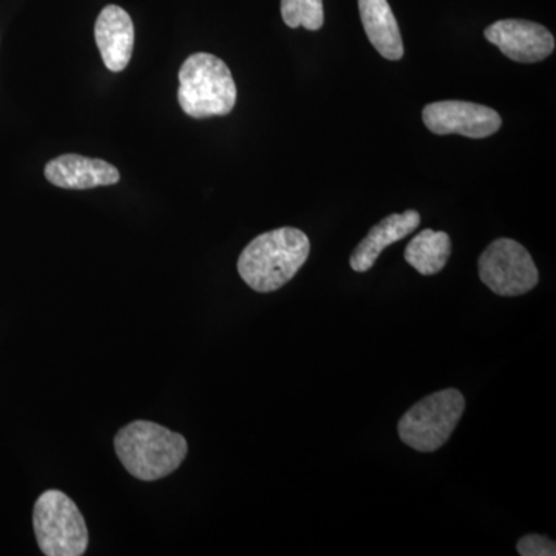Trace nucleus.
Here are the masks:
<instances>
[{
  "label": "nucleus",
  "instance_id": "1",
  "mask_svg": "<svg viewBox=\"0 0 556 556\" xmlns=\"http://www.w3.org/2000/svg\"><path fill=\"white\" fill-rule=\"evenodd\" d=\"M309 251V239L303 230H269L244 248L237 269L244 283L254 291H278L305 265Z\"/></svg>",
  "mask_w": 556,
  "mask_h": 556
},
{
  "label": "nucleus",
  "instance_id": "2",
  "mask_svg": "<svg viewBox=\"0 0 556 556\" xmlns=\"http://www.w3.org/2000/svg\"><path fill=\"white\" fill-rule=\"evenodd\" d=\"M115 452L124 468L141 481H156L174 473L188 456L185 437L148 420L121 428Z\"/></svg>",
  "mask_w": 556,
  "mask_h": 556
},
{
  "label": "nucleus",
  "instance_id": "3",
  "mask_svg": "<svg viewBox=\"0 0 556 556\" xmlns=\"http://www.w3.org/2000/svg\"><path fill=\"white\" fill-rule=\"evenodd\" d=\"M178 101L190 118L225 116L237 102V86L228 65L208 53L189 56L179 70Z\"/></svg>",
  "mask_w": 556,
  "mask_h": 556
},
{
  "label": "nucleus",
  "instance_id": "4",
  "mask_svg": "<svg viewBox=\"0 0 556 556\" xmlns=\"http://www.w3.org/2000/svg\"><path fill=\"white\" fill-rule=\"evenodd\" d=\"M36 540L47 556H80L89 546V530L78 506L60 490H47L33 511Z\"/></svg>",
  "mask_w": 556,
  "mask_h": 556
},
{
  "label": "nucleus",
  "instance_id": "5",
  "mask_svg": "<svg viewBox=\"0 0 556 556\" xmlns=\"http://www.w3.org/2000/svg\"><path fill=\"white\" fill-rule=\"evenodd\" d=\"M466 409V399L455 388L438 391L417 402L399 420V437L416 452L431 453L441 448Z\"/></svg>",
  "mask_w": 556,
  "mask_h": 556
},
{
  "label": "nucleus",
  "instance_id": "6",
  "mask_svg": "<svg viewBox=\"0 0 556 556\" xmlns=\"http://www.w3.org/2000/svg\"><path fill=\"white\" fill-rule=\"evenodd\" d=\"M478 268L482 283L503 298L527 294L540 281L532 255L510 239H497L489 244L479 257Z\"/></svg>",
  "mask_w": 556,
  "mask_h": 556
},
{
  "label": "nucleus",
  "instance_id": "7",
  "mask_svg": "<svg viewBox=\"0 0 556 556\" xmlns=\"http://www.w3.org/2000/svg\"><path fill=\"white\" fill-rule=\"evenodd\" d=\"M427 129L437 135H463L481 139L501 129L500 113L496 110L467 101H439L428 104L422 113Z\"/></svg>",
  "mask_w": 556,
  "mask_h": 556
},
{
  "label": "nucleus",
  "instance_id": "8",
  "mask_svg": "<svg viewBox=\"0 0 556 556\" xmlns=\"http://www.w3.org/2000/svg\"><path fill=\"white\" fill-rule=\"evenodd\" d=\"M485 39L508 60L533 64L551 56L555 38L543 25L521 20L497 21L485 28Z\"/></svg>",
  "mask_w": 556,
  "mask_h": 556
},
{
  "label": "nucleus",
  "instance_id": "9",
  "mask_svg": "<svg viewBox=\"0 0 556 556\" xmlns=\"http://www.w3.org/2000/svg\"><path fill=\"white\" fill-rule=\"evenodd\" d=\"M51 185L68 190H86L112 186L119 181L118 169L104 160L65 153L51 160L43 169Z\"/></svg>",
  "mask_w": 556,
  "mask_h": 556
},
{
  "label": "nucleus",
  "instance_id": "10",
  "mask_svg": "<svg viewBox=\"0 0 556 556\" xmlns=\"http://www.w3.org/2000/svg\"><path fill=\"white\" fill-rule=\"evenodd\" d=\"M94 39L110 72H123L129 65L135 46L134 21L126 10L109 5L94 24Z\"/></svg>",
  "mask_w": 556,
  "mask_h": 556
},
{
  "label": "nucleus",
  "instance_id": "11",
  "mask_svg": "<svg viewBox=\"0 0 556 556\" xmlns=\"http://www.w3.org/2000/svg\"><path fill=\"white\" fill-rule=\"evenodd\" d=\"M420 225V215L416 211L393 214L378 223L351 254L350 265L356 273H367L378 262L383 249L397 243Z\"/></svg>",
  "mask_w": 556,
  "mask_h": 556
},
{
  "label": "nucleus",
  "instance_id": "12",
  "mask_svg": "<svg viewBox=\"0 0 556 556\" xmlns=\"http://www.w3.org/2000/svg\"><path fill=\"white\" fill-rule=\"evenodd\" d=\"M362 24L369 42L388 61L404 58V42L388 0H358Z\"/></svg>",
  "mask_w": 556,
  "mask_h": 556
},
{
  "label": "nucleus",
  "instance_id": "13",
  "mask_svg": "<svg viewBox=\"0 0 556 556\" xmlns=\"http://www.w3.org/2000/svg\"><path fill=\"white\" fill-rule=\"evenodd\" d=\"M452 255V239L447 232L426 229L417 233L405 248V262L420 276H434L447 265Z\"/></svg>",
  "mask_w": 556,
  "mask_h": 556
},
{
  "label": "nucleus",
  "instance_id": "14",
  "mask_svg": "<svg viewBox=\"0 0 556 556\" xmlns=\"http://www.w3.org/2000/svg\"><path fill=\"white\" fill-rule=\"evenodd\" d=\"M281 17L289 28L317 31L324 27V0H281Z\"/></svg>",
  "mask_w": 556,
  "mask_h": 556
},
{
  "label": "nucleus",
  "instance_id": "15",
  "mask_svg": "<svg viewBox=\"0 0 556 556\" xmlns=\"http://www.w3.org/2000/svg\"><path fill=\"white\" fill-rule=\"evenodd\" d=\"M518 554L521 556H555L554 541L540 535H527L518 541Z\"/></svg>",
  "mask_w": 556,
  "mask_h": 556
}]
</instances>
